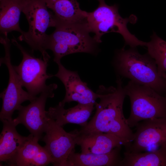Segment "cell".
<instances>
[{"mask_svg": "<svg viewBox=\"0 0 166 166\" xmlns=\"http://www.w3.org/2000/svg\"><path fill=\"white\" fill-rule=\"evenodd\" d=\"M57 87L55 83L47 85L40 96L29 105H21L18 110V116L13 119L15 123L23 124L31 134L40 140L45 133L48 120L45 110L46 102L48 98L54 97L53 92Z\"/></svg>", "mask_w": 166, "mask_h": 166, "instance_id": "9c48e42d", "label": "cell"}, {"mask_svg": "<svg viewBox=\"0 0 166 166\" xmlns=\"http://www.w3.org/2000/svg\"><path fill=\"white\" fill-rule=\"evenodd\" d=\"M22 12L29 24L28 30L23 31L18 39L27 43L33 51H39L43 59L49 61L50 57L46 51L48 28L55 27L57 21L53 12L48 10L44 0H22Z\"/></svg>", "mask_w": 166, "mask_h": 166, "instance_id": "277c9868", "label": "cell"}, {"mask_svg": "<svg viewBox=\"0 0 166 166\" xmlns=\"http://www.w3.org/2000/svg\"><path fill=\"white\" fill-rule=\"evenodd\" d=\"M124 88L130 101V113L127 119L130 128L145 120L166 118V98L149 87L130 80Z\"/></svg>", "mask_w": 166, "mask_h": 166, "instance_id": "8992f818", "label": "cell"}, {"mask_svg": "<svg viewBox=\"0 0 166 166\" xmlns=\"http://www.w3.org/2000/svg\"><path fill=\"white\" fill-rule=\"evenodd\" d=\"M93 104H78L74 107L65 109V105L59 103L57 106L50 107L46 111L48 118L53 120L58 125L62 126L68 123L84 126L94 109Z\"/></svg>", "mask_w": 166, "mask_h": 166, "instance_id": "9a60e30c", "label": "cell"}, {"mask_svg": "<svg viewBox=\"0 0 166 166\" xmlns=\"http://www.w3.org/2000/svg\"><path fill=\"white\" fill-rule=\"evenodd\" d=\"M55 30L48 35L46 49L53 52L57 63L64 56L77 53H95L98 43L89 34L86 22L57 23Z\"/></svg>", "mask_w": 166, "mask_h": 166, "instance_id": "3957f363", "label": "cell"}, {"mask_svg": "<svg viewBox=\"0 0 166 166\" xmlns=\"http://www.w3.org/2000/svg\"><path fill=\"white\" fill-rule=\"evenodd\" d=\"M98 0V1H99V2H100V1H101L102 0Z\"/></svg>", "mask_w": 166, "mask_h": 166, "instance_id": "603a6c76", "label": "cell"}, {"mask_svg": "<svg viewBox=\"0 0 166 166\" xmlns=\"http://www.w3.org/2000/svg\"><path fill=\"white\" fill-rule=\"evenodd\" d=\"M57 64L58 71L54 76L62 82L65 90L64 98L59 103L65 105L66 103L75 101L81 104L95 105L97 99L99 98L98 94L94 92L86 83L82 81L77 72L67 69L61 62Z\"/></svg>", "mask_w": 166, "mask_h": 166, "instance_id": "7c38bea8", "label": "cell"}, {"mask_svg": "<svg viewBox=\"0 0 166 166\" xmlns=\"http://www.w3.org/2000/svg\"><path fill=\"white\" fill-rule=\"evenodd\" d=\"M0 42L3 45L5 53L4 57L0 59V64L6 65L9 74L8 86L0 95L2 100L0 119L3 122L12 121V116L14 112L18 110L23 102L27 101L31 102L37 97L32 96L22 88L19 77L11 62L10 44L7 36L1 37Z\"/></svg>", "mask_w": 166, "mask_h": 166, "instance_id": "52a82bcc", "label": "cell"}, {"mask_svg": "<svg viewBox=\"0 0 166 166\" xmlns=\"http://www.w3.org/2000/svg\"><path fill=\"white\" fill-rule=\"evenodd\" d=\"M76 136V144L79 145L81 153L104 154L111 151L115 148L124 146L128 147L131 143L109 133L92 132L81 133L73 131Z\"/></svg>", "mask_w": 166, "mask_h": 166, "instance_id": "4fadbf2b", "label": "cell"}, {"mask_svg": "<svg viewBox=\"0 0 166 166\" xmlns=\"http://www.w3.org/2000/svg\"><path fill=\"white\" fill-rule=\"evenodd\" d=\"M124 155L119 166H166V144L151 152L126 151Z\"/></svg>", "mask_w": 166, "mask_h": 166, "instance_id": "ffe728a7", "label": "cell"}, {"mask_svg": "<svg viewBox=\"0 0 166 166\" xmlns=\"http://www.w3.org/2000/svg\"><path fill=\"white\" fill-rule=\"evenodd\" d=\"M3 127L0 136V161L8 164L27 140L17 132V125L13 121L2 122Z\"/></svg>", "mask_w": 166, "mask_h": 166, "instance_id": "2e32d148", "label": "cell"}, {"mask_svg": "<svg viewBox=\"0 0 166 166\" xmlns=\"http://www.w3.org/2000/svg\"><path fill=\"white\" fill-rule=\"evenodd\" d=\"M97 8L92 12H87L86 23L90 32L95 34L93 38L98 43L102 42L101 37L104 34L114 32L121 34L126 45L131 47L138 46H146L147 43L139 40L131 33L127 28L129 22L135 23L134 16L122 18L120 15L118 6L114 5L110 6L104 0L99 2Z\"/></svg>", "mask_w": 166, "mask_h": 166, "instance_id": "5b68a950", "label": "cell"}, {"mask_svg": "<svg viewBox=\"0 0 166 166\" xmlns=\"http://www.w3.org/2000/svg\"><path fill=\"white\" fill-rule=\"evenodd\" d=\"M163 77H164L166 79V73H165L163 75Z\"/></svg>", "mask_w": 166, "mask_h": 166, "instance_id": "7402d4cb", "label": "cell"}, {"mask_svg": "<svg viewBox=\"0 0 166 166\" xmlns=\"http://www.w3.org/2000/svg\"><path fill=\"white\" fill-rule=\"evenodd\" d=\"M146 47L148 53L156 63L159 74L163 77L166 73V42L153 33Z\"/></svg>", "mask_w": 166, "mask_h": 166, "instance_id": "44dd1931", "label": "cell"}, {"mask_svg": "<svg viewBox=\"0 0 166 166\" xmlns=\"http://www.w3.org/2000/svg\"><path fill=\"white\" fill-rule=\"evenodd\" d=\"M116 82V87L99 86L96 93L100 100L95 104L96 113L91 121L78 131L109 133L132 143L134 135L123 114V105L126 95L122 78L119 75Z\"/></svg>", "mask_w": 166, "mask_h": 166, "instance_id": "6da1fadb", "label": "cell"}, {"mask_svg": "<svg viewBox=\"0 0 166 166\" xmlns=\"http://www.w3.org/2000/svg\"><path fill=\"white\" fill-rule=\"evenodd\" d=\"M121 148L117 147L104 154L79 153L75 152L74 149L68 156L65 166H119L122 159Z\"/></svg>", "mask_w": 166, "mask_h": 166, "instance_id": "e0dca14e", "label": "cell"}, {"mask_svg": "<svg viewBox=\"0 0 166 166\" xmlns=\"http://www.w3.org/2000/svg\"><path fill=\"white\" fill-rule=\"evenodd\" d=\"M39 140L30 134L27 140L9 164L10 166H45L53 161L45 148L38 143Z\"/></svg>", "mask_w": 166, "mask_h": 166, "instance_id": "5bb4252c", "label": "cell"}, {"mask_svg": "<svg viewBox=\"0 0 166 166\" xmlns=\"http://www.w3.org/2000/svg\"><path fill=\"white\" fill-rule=\"evenodd\" d=\"M118 75L147 86L166 99V79L159 74L155 60L136 47L117 51L113 62Z\"/></svg>", "mask_w": 166, "mask_h": 166, "instance_id": "7a4b0ae2", "label": "cell"}, {"mask_svg": "<svg viewBox=\"0 0 166 166\" xmlns=\"http://www.w3.org/2000/svg\"><path fill=\"white\" fill-rule=\"evenodd\" d=\"M0 30L4 36L12 31L21 34L19 26L22 0H0Z\"/></svg>", "mask_w": 166, "mask_h": 166, "instance_id": "d6986e66", "label": "cell"}, {"mask_svg": "<svg viewBox=\"0 0 166 166\" xmlns=\"http://www.w3.org/2000/svg\"><path fill=\"white\" fill-rule=\"evenodd\" d=\"M11 42L19 49L23 57L19 65L14 67L22 86L31 95L36 97L47 86L46 80L53 76L47 73L48 62L29 53L14 37L12 38Z\"/></svg>", "mask_w": 166, "mask_h": 166, "instance_id": "ba28073f", "label": "cell"}, {"mask_svg": "<svg viewBox=\"0 0 166 166\" xmlns=\"http://www.w3.org/2000/svg\"><path fill=\"white\" fill-rule=\"evenodd\" d=\"M136 127L133 140L126 151L141 152L152 146L166 144V118L145 120Z\"/></svg>", "mask_w": 166, "mask_h": 166, "instance_id": "8fae6325", "label": "cell"}, {"mask_svg": "<svg viewBox=\"0 0 166 166\" xmlns=\"http://www.w3.org/2000/svg\"><path fill=\"white\" fill-rule=\"evenodd\" d=\"M57 23H72L85 22L87 12L82 10L77 0H44Z\"/></svg>", "mask_w": 166, "mask_h": 166, "instance_id": "ac0fdd59", "label": "cell"}, {"mask_svg": "<svg viewBox=\"0 0 166 166\" xmlns=\"http://www.w3.org/2000/svg\"><path fill=\"white\" fill-rule=\"evenodd\" d=\"M45 133L42 139L45 144L44 148L51 157L52 164L65 166L68 156L76 144L75 133L66 132L62 126L49 118Z\"/></svg>", "mask_w": 166, "mask_h": 166, "instance_id": "30bf717a", "label": "cell"}]
</instances>
